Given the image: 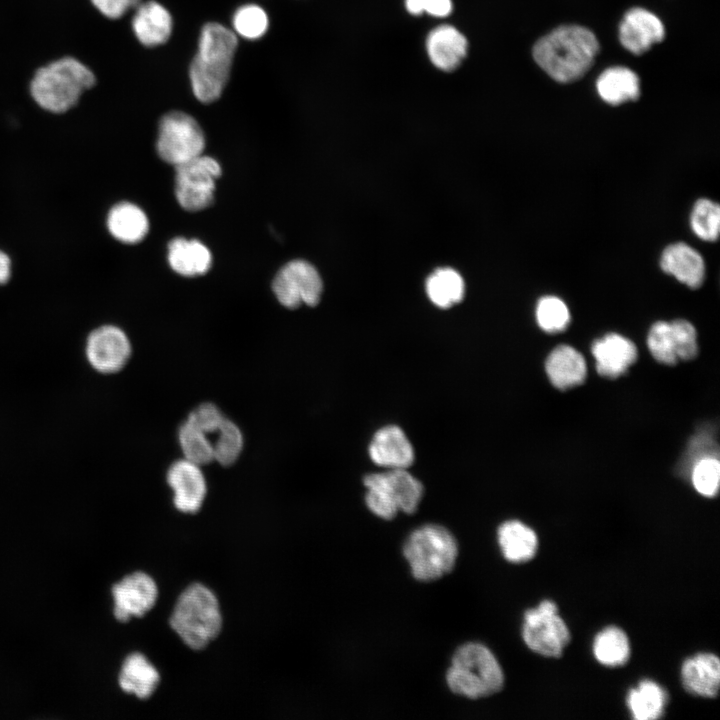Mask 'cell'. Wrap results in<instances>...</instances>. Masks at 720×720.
<instances>
[{"instance_id":"cell-1","label":"cell","mask_w":720,"mask_h":720,"mask_svg":"<svg viewBox=\"0 0 720 720\" xmlns=\"http://www.w3.org/2000/svg\"><path fill=\"white\" fill-rule=\"evenodd\" d=\"M599 51L594 33L582 26L563 25L540 38L533 47L536 63L554 80L569 83L580 79Z\"/></svg>"},{"instance_id":"cell-19","label":"cell","mask_w":720,"mask_h":720,"mask_svg":"<svg viewBox=\"0 0 720 720\" xmlns=\"http://www.w3.org/2000/svg\"><path fill=\"white\" fill-rule=\"evenodd\" d=\"M546 374L553 386L569 389L584 382L587 365L582 354L569 345H559L546 358Z\"/></svg>"},{"instance_id":"cell-40","label":"cell","mask_w":720,"mask_h":720,"mask_svg":"<svg viewBox=\"0 0 720 720\" xmlns=\"http://www.w3.org/2000/svg\"><path fill=\"white\" fill-rule=\"evenodd\" d=\"M225 417L220 409L212 403H203L196 407L188 416L187 421L206 434L216 432Z\"/></svg>"},{"instance_id":"cell-28","label":"cell","mask_w":720,"mask_h":720,"mask_svg":"<svg viewBox=\"0 0 720 720\" xmlns=\"http://www.w3.org/2000/svg\"><path fill=\"white\" fill-rule=\"evenodd\" d=\"M426 292L433 304L446 309L463 299L464 280L452 268H439L428 277Z\"/></svg>"},{"instance_id":"cell-36","label":"cell","mask_w":720,"mask_h":720,"mask_svg":"<svg viewBox=\"0 0 720 720\" xmlns=\"http://www.w3.org/2000/svg\"><path fill=\"white\" fill-rule=\"evenodd\" d=\"M235 31L244 38L257 39L268 27L266 12L258 5L247 4L237 9L233 16Z\"/></svg>"},{"instance_id":"cell-11","label":"cell","mask_w":720,"mask_h":720,"mask_svg":"<svg viewBox=\"0 0 720 720\" xmlns=\"http://www.w3.org/2000/svg\"><path fill=\"white\" fill-rule=\"evenodd\" d=\"M367 490L373 491L384 500L407 514H412L423 497L422 483L407 469H387L384 472L368 474L364 478Z\"/></svg>"},{"instance_id":"cell-25","label":"cell","mask_w":720,"mask_h":720,"mask_svg":"<svg viewBox=\"0 0 720 720\" xmlns=\"http://www.w3.org/2000/svg\"><path fill=\"white\" fill-rule=\"evenodd\" d=\"M159 682L157 669L143 654L132 653L123 662L119 685L124 692L145 700L152 696Z\"/></svg>"},{"instance_id":"cell-14","label":"cell","mask_w":720,"mask_h":720,"mask_svg":"<svg viewBox=\"0 0 720 720\" xmlns=\"http://www.w3.org/2000/svg\"><path fill=\"white\" fill-rule=\"evenodd\" d=\"M167 483L174 492L173 503L183 513L200 510L207 484L200 466L186 459L174 462L167 471Z\"/></svg>"},{"instance_id":"cell-29","label":"cell","mask_w":720,"mask_h":720,"mask_svg":"<svg viewBox=\"0 0 720 720\" xmlns=\"http://www.w3.org/2000/svg\"><path fill=\"white\" fill-rule=\"evenodd\" d=\"M665 691L655 682L644 680L630 690L628 708L636 720H653L662 716L666 704Z\"/></svg>"},{"instance_id":"cell-30","label":"cell","mask_w":720,"mask_h":720,"mask_svg":"<svg viewBox=\"0 0 720 720\" xmlns=\"http://www.w3.org/2000/svg\"><path fill=\"white\" fill-rule=\"evenodd\" d=\"M593 652L595 658L606 666H619L627 662L630 646L626 634L619 628L607 627L594 639Z\"/></svg>"},{"instance_id":"cell-12","label":"cell","mask_w":720,"mask_h":720,"mask_svg":"<svg viewBox=\"0 0 720 720\" xmlns=\"http://www.w3.org/2000/svg\"><path fill=\"white\" fill-rule=\"evenodd\" d=\"M131 355V344L125 332L114 325L93 330L86 343V356L98 372L111 374L120 371Z\"/></svg>"},{"instance_id":"cell-31","label":"cell","mask_w":720,"mask_h":720,"mask_svg":"<svg viewBox=\"0 0 720 720\" xmlns=\"http://www.w3.org/2000/svg\"><path fill=\"white\" fill-rule=\"evenodd\" d=\"M207 435L187 420L180 426L178 439L184 459L199 466L214 460L213 444Z\"/></svg>"},{"instance_id":"cell-5","label":"cell","mask_w":720,"mask_h":720,"mask_svg":"<svg viewBox=\"0 0 720 720\" xmlns=\"http://www.w3.org/2000/svg\"><path fill=\"white\" fill-rule=\"evenodd\" d=\"M446 682L454 694L480 699L499 692L504 675L496 657L486 646L470 642L454 653Z\"/></svg>"},{"instance_id":"cell-10","label":"cell","mask_w":720,"mask_h":720,"mask_svg":"<svg viewBox=\"0 0 720 720\" xmlns=\"http://www.w3.org/2000/svg\"><path fill=\"white\" fill-rule=\"evenodd\" d=\"M272 290L277 300L289 309L301 304L315 306L321 298L323 284L316 268L305 260H292L276 274Z\"/></svg>"},{"instance_id":"cell-43","label":"cell","mask_w":720,"mask_h":720,"mask_svg":"<svg viewBox=\"0 0 720 720\" xmlns=\"http://www.w3.org/2000/svg\"><path fill=\"white\" fill-rule=\"evenodd\" d=\"M12 274V262L9 255L0 249V285L6 284Z\"/></svg>"},{"instance_id":"cell-24","label":"cell","mask_w":720,"mask_h":720,"mask_svg":"<svg viewBox=\"0 0 720 720\" xmlns=\"http://www.w3.org/2000/svg\"><path fill=\"white\" fill-rule=\"evenodd\" d=\"M211 261L209 249L196 239L176 237L168 244V262L182 276L205 274L210 269Z\"/></svg>"},{"instance_id":"cell-17","label":"cell","mask_w":720,"mask_h":720,"mask_svg":"<svg viewBox=\"0 0 720 720\" xmlns=\"http://www.w3.org/2000/svg\"><path fill=\"white\" fill-rule=\"evenodd\" d=\"M591 352L598 374L606 378L621 376L637 359L635 344L618 333H608L595 340Z\"/></svg>"},{"instance_id":"cell-3","label":"cell","mask_w":720,"mask_h":720,"mask_svg":"<svg viewBox=\"0 0 720 720\" xmlns=\"http://www.w3.org/2000/svg\"><path fill=\"white\" fill-rule=\"evenodd\" d=\"M95 80L93 72L79 60L64 57L38 69L30 91L34 101L44 110L63 113L77 104Z\"/></svg>"},{"instance_id":"cell-35","label":"cell","mask_w":720,"mask_h":720,"mask_svg":"<svg viewBox=\"0 0 720 720\" xmlns=\"http://www.w3.org/2000/svg\"><path fill=\"white\" fill-rule=\"evenodd\" d=\"M647 345L651 355L659 363L674 365L678 361L670 322H655L648 332Z\"/></svg>"},{"instance_id":"cell-23","label":"cell","mask_w":720,"mask_h":720,"mask_svg":"<svg viewBox=\"0 0 720 720\" xmlns=\"http://www.w3.org/2000/svg\"><path fill=\"white\" fill-rule=\"evenodd\" d=\"M106 224L112 237L126 244L140 242L149 230L148 218L144 211L127 201L119 202L111 207Z\"/></svg>"},{"instance_id":"cell-26","label":"cell","mask_w":720,"mask_h":720,"mask_svg":"<svg viewBox=\"0 0 720 720\" xmlns=\"http://www.w3.org/2000/svg\"><path fill=\"white\" fill-rule=\"evenodd\" d=\"M497 538L503 556L513 563L528 561L537 551L536 533L518 520L502 523L498 528Z\"/></svg>"},{"instance_id":"cell-39","label":"cell","mask_w":720,"mask_h":720,"mask_svg":"<svg viewBox=\"0 0 720 720\" xmlns=\"http://www.w3.org/2000/svg\"><path fill=\"white\" fill-rule=\"evenodd\" d=\"M670 325L678 360H692L698 352L695 327L684 319L673 320L670 322Z\"/></svg>"},{"instance_id":"cell-44","label":"cell","mask_w":720,"mask_h":720,"mask_svg":"<svg viewBox=\"0 0 720 720\" xmlns=\"http://www.w3.org/2000/svg\"><path fill=\"white\" fill-rule=\"evenodd\" d=\"M406 8L411 14H420L425 10V0H406Z\"/></svg>"},{"instance_id":"cell-6","label":"cell","mask_w":720,"mask_h":720,"mask_svg":"<svg viewBox=\"0 0 720 720\" xmlns=\"http://www.w3.org/2000/svg\"><path fill=\"white\" fill-rule=\"evenodd\" d=\"M403 554L414 578L429 582L453 570L458 544L449 530L428 524L410 534L403 546Z\"/></svg>"},{"instance_id":"cell-8","label":"cell","mask_w":720,"mask_h":720,"mask_svg":"<svg viewBox=\"0 0 720 720\" xmlns=\"http://www.w3.org/2000/svg\"><path fill=\"white\" fill-rule=\"evenodd\" d=\"M175 195L188 211L207 208L214 200L215 181L221 175L220 164L203 154L175 166Z\"/></svg>"},{"instance_id":"cell-32","label":"cell","mask_w":720,"mask_h":720,"mask_svg":"<svg viewBox=\"0 0 720 720\" xmlns=\"http://www.w3.org/2000/svg\"><path fill=\"white\" fill-rule=\"evenodd\" d=\"M689 222L693 233L699 239L716 241L720 232L719 205L708 198L698 199L692 208Z\"/></svg>"},{"instance_id":"cell-7","label":"cell","mask_w":720,"mask_h":720,"mask_svg":"<svg viewBox=\"0 0 720 720\" xmlns=\"http://www.w3.org/2000/svg\"><path fill=\"white\" fill-rule=\"evenodd\" d=\"M204 133L189 114L172 111L160 119L156 150L165 162L177 166L203 153Z\"/></svg>"},{"instance_id":"cell-20","label":"cell","mask_w":720,"mask_h":720,"mask_svg":"<svg viewBox=\"0 0 720 720\" xmlns=\"http://www.w3.org/2000/svg\"><path fill=\"white\" fill-rule=\"evenodd\" d=\"M685 689L701 697H715L720 685V663L717 656L700 653L687 659L681 669Z\"/></svg>"},{"instance_id":"cell-22","label":"cell","mask_w":720,"mask_h":720,"mask_svg":"<svg viewBox=\"0 0 720 720\" xmlns=\"http://www.w3.org/2000/svg\"><path fill=\"white\" fill-rule=\"evenodd\" d=\"M426 47L433 64L442 70L450 71L465 57L467 40L456 28L442 25L430 32Z\"/></svg>"},{"instance_id":"cell-21","label":"cell","mask_w":720,"mask_h":720,"mask_svg":"<svg viewBox=\"0 0 720 720\" xmlns=\"http://www.w3.org/2000/svg\"><path fill=\"white\" fill-rule=\"evenodd\" d=\"M137 39L145 46L165 43L172 31V18L168 10L156 1L140 4L132 20Z\"/></svg>"},{"instance_id":"cell-2","label":"cell","mask_w":720,"mask_h":720,"mask_svg":"<svg viewBox=\"0 0 720 720\" xmlns=\"http://www.w3.org/2000/svg\"><path fill=\"white\" fill-rule=\"evenodd\" d=\"M238 40L220 23H207L199 38L198 51L190 65L191 86L203 103L217 100L229 79Z\"/></svg>"},{"instance_id":"cell-13","label":"cell","mask_w":720,"mask_h":720,"mask_svg":"<svg viewBox=\"0 0 720 720\" xmlns=\"http://www.w3.org/2000/svg\"><path fill=\"white\" fill-rule=\"evenodd\" d=\"M112 595L115 618L126 622L131 617H142L154 607L158 588L148 574L134 572L113 586Z\"/></svg>"},{"instance_id":"cell-15","label":"cell","mask_w":720,"mask_h":720,"mask_svg":"<svg viewBox=\"0 0 720 720\" xmlns=\"http://www.w3.org/2000/svg\"><path fill=\"white\" fill-rule=\"evenodd\" d=\"M368 452L373 463L386 469H408L415 458L410 440L396 425H387L377 430Z\"/></svg>"},{"instance_id":"cell-34","label":"cell","mask_w":720,"mask_h":720,"mask_svg":"<svg viewBox=\"0 0 720 720\" xmlns=\"http://www.w3.org/2000/svg\"><path fill=\"white\" fill-rule=\"evenodd\" d=\"M217 439L213 444V458L222 466H230L239 458L243 448V435L232 421L224 419L216 431Z\"/></svg>"},{"instance_id":"cell-33","label":"cell","mask_w":720,"mask_h":720,"mask_svg":"<svg viewBox=\"0 0 720 720\" xmlns=\"http://www.w3.org/2000/svg\"><path fill=\"white\" fill-rule=\"evenodd\" d=\"M535 316L538 326L550 334L564 331L570 322L568 306L561 298L552 295L538 300Z\"/></svg>"},{"instance_id":"cell-18","label":"cell","mask_w":720,"mask_h":720,"mask_svg":"<svg viewBox=\"0 0 720 720\" xmlns=\"http://www.w3.org/2000/svg\"><path fill=\"white\" fill-rule=\"evenodd\" d=\"M663 272L690 288H699L705 277V263L701 254L684 242H675L664 248L660 256Z\"/></svg>"},{"instance_id":"cell-9","label":"cell","mask_w":720,"mask_h":720,"mask_svg":"<svg viewBox=\"0 0 720 720\" xmlns=\"http://www.w3.org/2000/svg\"><path fill=\"white\" fill-rule=\"evenodd\" d=\"M526 645L535 653L558 657L570 640L569 629L557 613V606L549 600L526 611L522 628Z\"/></svg>"},{"instance_id":"cell-37","label":"cell","mask_w":720,"mask_h":720,"mask_svg":"<svg viewBox=\"0 0 720 720\" xmlns=\"http://www.w3.org/2000/svg\"><path fill=\"white\" fill-rule=\"evenodd\" d=\"M694 488L703 496L714 497L719 488L720 463L718 457H706L697 461L689 474Z\"/></svg>"},{"instance_id":"cell-16","label":"cell","mask_w":720,"mask_h":720,"mask_svg":"<svg viewBox=\"0 0 720 720\" xmlns=\"http://www.w3.org/2000/svg\"><path fill=\"white\" fill-rule=\"evenodd\" d=\"M665 29L660 19L643 8H632L619 25V40L631 53L640 55L661 42Z\"/></svg>"},{"instance_id":"cell-42","label":"cell","mask_w":720,"mask_h":720,"mask_svg":"<svg viewBox=\"0 0 720 720\" xmlns=\"http://www.w3.org/2000/svg\"><path fill=\"white\" fill-rule=\"evenodd\" d=\"M452 9L450 0H425V11L434 16H446Z\"/></svg>"},{"instance_id":"cell-4","label":"cell","mask_w":720,"mask_h":720,"mask_svg":"<svg viewBox=\"0 0 720 720\" xmlns=\"http://www.w3.org/2000/svg\"><path fill=\"white\" fill-rule=\"evenodd\" d=\"M169 623L189 648L202 650L221 632L219 602L203 584H191L178 597Z\"/></svg>"},{"instance_id":"cell-41","label":"cell","mask_w":720,"mask_h":720,"mask_svg":"<svg viewBox=\"0 0 720 720\" xmlns=\"http://www.w3.org/2000/svg\"><path fill=\"white\" fill-rule=\"evenodd\" d=\"M93 5L106 17H122L129 8H137L140 0H91Z\"/></svg>"},{"instance_id":"cell-27","label":"cell","mask_w":720,"mask_h":720,"mask_svg":"<svg viewBox=\"0 0 720 720\" xmlns=\"http://www.w3.org/2000/svg\"><path fill=\"white\" fill-rule=\"evenodd\" d=\"M596 88L601 99L611 105L634 101L640 96L638 76L625 67L606 69L598 77Z\"/></svg>"},{"instance_id":"cell-38","label":"cell","mask_w":720,"mask_h":720,"mask_svg":"<svg viewBox=\"0 0 720 720\" xmlns=\"http://www.w3.org/2000/svg\"><path fill=\"white\" fill-rule=\"evenodd\" d=\"M706 457H718V446L712 437V433L702 430L691 439L679 465V471L681 474H688L689 476L692 466Z\"/></svg>"}]
</instances>
